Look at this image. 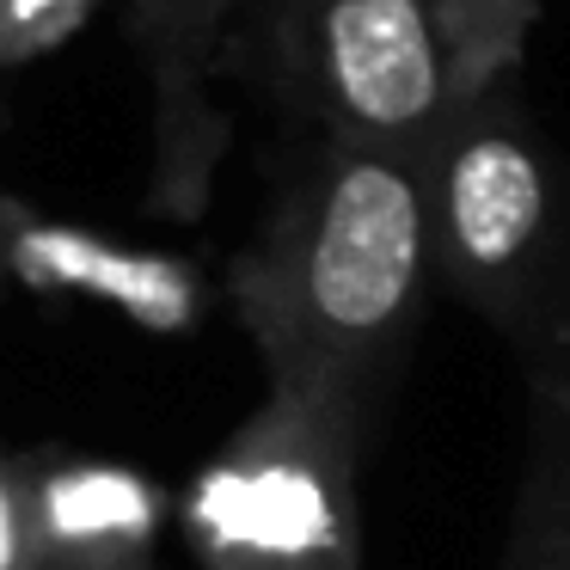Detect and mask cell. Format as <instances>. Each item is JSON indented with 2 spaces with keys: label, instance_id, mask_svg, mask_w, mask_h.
Here are the masks:
<instances>
[{
  "label": "cell",
  "instance_id": "cell-1",
  "mask_svg": "<svg viewBox=\"0 0 570 570\" xmlns=\"http://www.w3.org/2000/svg\"><path fill=\"white\" fill-rule=\"evenodd\" d=\"M435 288L423 160L320 141L271 227L239 252L234 307L271 393H301L374 435Z\"/></svg>",
  "mask_w": 570,
  "mask_h": 570
},
{
  "label": "cell",
  "instance_id": "cell-2",
  "mask_svg": "<svg viewBox=\"0 0 570 570\" xmlns=\"http://www.w3.org/2000/svg\"><path fill=\"white\" fill-rule=\"evenodd\" d=\"M368 430L301 393L264 405L203 460L185 540L203 570H362Z\"/></svg>",
  "mask_w": 570,
  "mask_h": 570
},
{
  "label": "cell",
  "instance_id": "cell-3",
  "mask_svg": "<svg viewBox=\"0 0 570 570\" xmlns=\"http://www.w3.org/2000/svg\"><path fill=\"white\" fill-rule=\"evenodd\" d=\"M423 197H430L435 283L454 288L521 350H540L558 325V288H564L558 276L564 190L546 148L509 111L503 87L460 105V117L423 160Z\"/></svg>",
  "mask_w": 570,
  "mask_h": 570
},
{
  "label": "cell",
  "instance_id": "cell-4",
  "mask_svg": "<svg viewBox=\"0 0 570 570\" xmlns=\"http://www.w3.org/2000/svg\"><path fill=\"white\" fill-rule=\"evenodd\" d=\"M271 56L283 92L344 148L430 160L466 105L435 0H271Z\"/></svg>",
  "mask_w": 570,
  "mask_h": 570
},
{
  "label": "cell",
  "instance_id": "cell-5",
  "mask_svg": "<svg viewBox=\"0 0 570 570\" xmlns=\"http://www.w3.org/2000/svg\"><path fill=\"white\" fill-rule=\"evenodd\" d=\"M31 570H154L160 491L136 466L75 454L26 460Z\"/></svg>",
  "mask_w": 570,
  "mask_h": 570
},
{
  "label": "cell",
  "instance_id": "cell-6",
  "mask_svg": "<svg viewBox=\"0 0 570 570\" xmlns=\"http://www.w3.org/2000/svg\"><path fill=\"white\" fill-rule=\"evenodd\" d=\"M239 0H136V38L154 75L160 105V203L166 209H197L203 173L215 148V111H209V68L222 50L227 13Z\"/></svg>",
  "mask_w": 570,
  "mask_h": 570
},
{
  "label": "cell",
  "instance_id": "cell-7",
  "mask_svg": "<svg viewBox=\"0 0 570 570\" xmlns=\"http://www.w3.org/2000/svg\"><path fill=\"white\" fill-rule=\"evenodd\" d=\"M0 271L19 276L26 288H68V295L117 301L124 313H136L148 325H173L185 313L173 271L124 258V252H111L105 239L80 234V227L26 215L7 190H0Z\"/></svg>",
  "mask_w": 570,
  "mask_h": 570
},
{
  "label": "cell",
  "instance_id": "cell-8",
  "mask_svg": "<svg viewBox=\"0 0 570 570\" xmlns=\"http://www.w3.org/2000/svg\"><path fill=\"white\" fill-rule=\"evenodd\" d=\"M503 570H570V417L533 405V454Z\"/></svg>",
  "mask_w": 570,
  "mask_h": 570
},
{
  "label": "cell",
  "instance_id": "cell-9",
  "mask_svg": "<svg viewBox=\"0 0 570 570\" xmlns=\"http://www.w3.org/2000/svg\"><path fill=\"white\" fill-rule=\"evenodd\" d=\"M435 19L454 50L460 99H484L515 75L521 43L540 19V0H435Z\"/></svg>",
  "mask_w": 570,
  "mask_h": 570
},
{
  "label": "cell",
  "instance_id": "cell-10",
  "mask_svg": "<svg viewBox=\"0 0 570 570\" xmlns=\"http://www.w3.org/2000/svg\"><path fill=\"white\" fill-rule=\"evenodd\" d=\"M92 13H99V0H0V80L62 50Z\"/></svg>",
  "mask_w": 570,
  "mask_h": 570
},
{
  "label": "cell",
  "instance_id": "cell-11",
  "mask_svg": "<svg viewBox=\"0 0 570 570\" xmlns=\"http://www.w3.org/2000/svg\"><path fill=\"white\" fill-rule=\"evenodd\" d=\"M0 570H31L26 460H0Z\"/></svg>",
  "mask_w": 570,
  "mask_h": 570
},
{
  "label": "cell",
  "instance_id": "cell-12",
  "mask_svg": "<svg viewBox=\"0 0 570 570\" xmlns=\"http://www.w3.org/2000/svg\"><path fill=\"white\" fill-rule=\"evenodd\" d=\"M528 362H533V405L564 411V417H570V320L558 325V332L546 337Z\"/></svg>",
  "mask_w": 570,
  "mask_h": 570
},
{
  "label": "cell",
  "instance_id": "cell-13",
  "mask_svg": "<svg viewBox=\"0 0 570 570\" xmlns=\"http://www.w3.org/2000/svg\"><path fill=\"white\" fill-rule=\"evenodd\" d=\"M0 276H7V271H0Z\"/></svg>",
  "mask_w": 570,
  "mask_h": 570
}]
</instances>
